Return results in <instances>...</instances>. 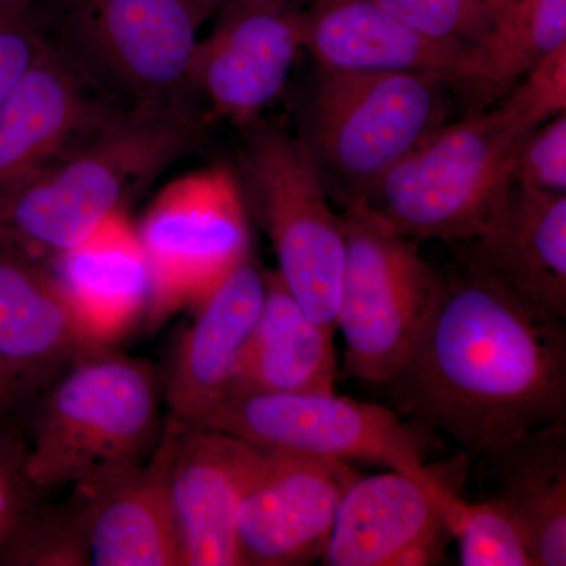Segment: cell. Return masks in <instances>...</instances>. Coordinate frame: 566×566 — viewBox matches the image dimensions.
<instances>
[{
	"label": "cell",
	"instance_id": "cell-1",
	"mask_svg": "<svg viewBox=\"0 0 566 566\" xmlns=\"http://www.w3.org/2000/svg\"><path fill=\"white\" fill-rule=\"evenodd\" d=\"M386 386L398 415L482 457L506 438L566 419L565 322L464 266L441 279L408 359Z\"/></svg>",
	"mask_w": 566,
	"mask_h": 566
},
{
	"label": "cell",
	"instance_id": "cell-2",
	"mask_svg": "<svg viewBox=\"0 0 566 566\" xmlns=\"http://www.w3.org/2000/svg\"><path fill=\"white\" fill-rule=\"evenodd\" d=\"M191 98L114 107L88 132L0 193V248L50 268L202 140Z\"/></svg>",
	"mask_w": 566,
	"mask_h": 566
},
{
	"label": "cell",
	"instance_id": "cell-3",
	"mask_svg": "<svg viewBox=\"0 0 566 566\" xmlns=\"http://www.w3.org/2000/svg\"><path fill=\"white\" fill-rule=\"evenodd\" d=\"M497 104L449 122L394 167L367 197L409 240H474L515 185L521 144L566 109V55L551 54Z\"/></svg>",
	"mask_w": 566,
	"mask_h": 566
},
{
	"label": "cell",
	"instance_id": "cell-4",
	"mask_svg": "<svg viewBox=\"0 0 566 566\" xmlns=\"http://www.w3.org/2000/svg\"><path fill=\"white\" fill-rule=\"evenodd\" d=\"M159 394L150 365L107 349L69 365L36 411L28 444L33 485L91 490L144 464L158 444Z\"/></svg>",
	"mask_w": 566,
	"mask_h": 566
},
{
	"label": "cell",
	"instance_id": "cell-5",
	"mask_svg": "<svg viewBox=\"0 0 566 566\" xmlns=\"http://www.w3.org/2000/svg\"><path fill=\"white\" fill-rule=\"evenodd\" d=\"M452 82L433 73L319 70L303 139L344 203L367 199L394 167L450 122Z\"/></svg>",
	"mask_w": 566,
	"mask_h": 566
},
{
	"label": "cell",
	"instance_id": "cell-6",
	"mask_svg": "<svg viewBox=\"0 0 566 566\" xmlns=\"http://www.w3.org/2000/svg\"><path fill=\"white\" fill-rule=\"evenodd\" d=\"M52 43L118 107L188 98L200 0H55Z\"/></svg>",
	"mask_w": 566,
	"mask_h": 566
},
{
	"label": "cell",
	"instance_id": "cell-7",
	"mask_svg": "<svg viewBox=\"0 0 566 566\" xmlns=\"http://www.w3.org/2000/svg\"><path fill=\"white\" fill-rule=\"evenodd\" d=\"M248 210L270 237L283 283L314 322L337 327L346 240L303 139L282 129L249 136L234 170Z\"/></svg>",
	"mask_w": 566,
	"mask_h": 566
},
{
	"label": "cell",
	"instance_id": "cell-8",
	"mask_svg": "<svg viewBox=\"0 0 566 566\" xmlns=\"http://www.w3.org/2000/svg\"><path fill=\"white\" fill-rule=\"evenodd\" d=\"M344 205L346 260L335 324L345 338L346 370L387 385L408 359L442 277L367 200Z\"/></svg>",
	"mask_w": 566,
	"mask_h": 566
},
{
	"label": "cell",
	"instance_id": "cell-9",
	"mask_svg": "<svg viewBox=\"0 0 566 566\" xmlns=\"http://www.w3.org/2000/svg\"><path fill=\"white\" fill-rule=\"evenodd\" d=\"M150 274L145 322L155 331L196 307L251 255V227L234 170L214 166L163 189L136 229Z\"/></svg>",
	"mask_w": 566,
	"mask_h": 566
},
{
	"label": "cell",
	"instance_id": "cell-10",
	"mask_svg": "<svg viewBox=\"0 0 566 566\" xmlns=\"http://www.w3.org/2000/svg\"><path fill=\"white\" fill-rule=\"evenodd\" d=\"M192 427L234 436L266 452L368 461L416 479L430 472L424 424L335 392L227 395Z\"/></svg>",
	"mask_w": 566,
	"mask_h": 566
},
{
	"label": "cell",
	"instance_id": "cell-11",
	"mask_svg": "<svg viewBox=\"0 0 566 566\" xmlns=\"http://www.w3.org/2000/svg\"><path fill=\"white\" fill-rule=\"evenodd\" d=\"M359 476L348 461L263 450L238 513L240 566L322 560L342 499Z\"/></svg>",
	"mask_w": 566,
	"mask_h": 566
},
{
	"label": "cell",
	"instance_id": "cell-12",
	"mask_svg": "<svg viewBox=\"0 0 566 566\" xmlns=\"http://www.w3.org/2000/svg\"><path fill=\"white\" fill-rule=\"evenodd\" d=\"M199 41L189 91L200 93L212 117L248 125L281 96L303 50L296 6L223 11Z\"/></svg>",
	"mask_w": 566,
	"mask_h": 566
},
{
	"label": "cell",
	"instance_id": "cell-13",
	"mask_svg": "<svg viewBox=\"0 0 566 566\" xmlns=\"http://www.w3.org/2000/svg\"><path fill=\"white\" fill-rule=\"evenodd\" d=\"M262 453L234 436L180 423L167 475L180 565L240 566L238 513Z\"/></svg>",
	"mask_w": 566,
	"mask_h": 566
},
{
	"label": "cell",
	"instance_id": "cell-14",
	"mask_svg": "<svg viewBox=\"0 0 566 566\" xmlns=\"http://www.w3.org/2000/svg\"><path fill=\"white\" fill-rule=\"evenodd\" d=\"M424 479L360 475L338 506L322 557L327 566H427L444 560L449 535Z\"/></svg>",
	"mask_w": 566,
	"mask_h": 566
},
{
	"label": "cell",
	"instance_id": "cell-15",
	"mask_svg": "<svg viewBox=\"0 0 566 566\" xmlns=\"http://www.w3.org/2000/svg\"><path fill=\"white\" fill-rule=\"evenodd\" d=\"M303 50L319 70L348 73H433L458 92L471 48L431 39L376 0H305Z\"/></svg>",
	"mask_w": 566,
	"mask_h": 566
},
{
	"label": "cell",
	"instance_id": "cell-16",
	"mask_svg": "<svg viewBox=\"0 0 566 566\" xmlns=\"http://www.w3.org/2000/svg\"><path fill=\"white\" fill-rule=\"evenodd\" d=\"M178 428L169 420L148 463L91 490L76 488L88 565H180L167 485Z\"/></svg>",
	"mask_w": 566,
	"mask_h": 566
},
{
	"label": "cell",
	"instance_id": "cell-17",
	"mask_svg": "<svg viewBox=\"0 0 566 566\" xmlns=\"http://www.w3.org/2000/svg\"><path fill=\"white\" fill-rule=\"evenodd\" d=\"M114 107L52 43L0 103V193L43 169Z\"/></svg>",
	"mask_w": 566,
	"mask_h": 566
},
{
	"label": "cell",
	"instance_id": "cell-18",
	"mask_svg": "<svg viewBox=\"0 0 566 566\" xmlns=\"http://www.w3.org/2000/svg\"><path fill=\"white\" fill-rule=\"evenodd\" d=\"M264 271L252 253L196 305L166 381L170 420L197 424L226 397L234 364L262 311Z\"/></svg>",
	"mask_w": 566,
	"mask_h": 566
},
{
	"label": "cell",
	"instance_id": "cell-19",
	"mask_svg": "<svg viewBox=\"0 0 566 566\" xmlns=\"http://www.w3.org/2000/svg\"><path fill=\"white\" fill-rule=\"evenodd\" d=\"M457 245L464 266L566 323V193L513 185L485 232Z\"/></svg>",
	"mask_w": 566,
	"mask_h": 566
},
{
	"label": "cell",
	"instance_id": "cell-20",
	"mask_svg": "<svg viewBox=\"0 0 566 566\" xmlns=\"http://www.w3.org/2000/svg\"><path fill=\"white\" fill-rule=\"evenodd\" d=\"M96 352L51 270L0 248V364L24 394Z\"/></svg>",
	"mask_w": 566,
	"mask_h": 566
},
{
	"label": "cell",
	"instance_id": "cell-21",
	"mask_svg": "<svg viewBox=\"0 0 566 566\" xmlns=\"http://www.w3.org/2000/svg\"><path fill=\"white\" fill-rule=\"evenodd\" d=\"M48 270L99 349L117 344L147 316L150 274L125 212L111 216Z\"/></svg>",
	"mask_w": 566,
	"mask_h": 566
},
{
	"label": "cell",
	"instance_id": "cell-22",
	"mask_svg": "<svg viewBox=\"0 0 566 566\" xmlns=\"http://www.w3.org/2000/svg\"><path fill=\"white\" fill-rule=\"evenodd\" d=\"M483 482L512 516L536 566L566 565V419L488 449Z\"/></svg>",
	"mask_w": 566,
	"mask_h": 566
},
{
	"label": "cell",
	"instance_id": "cell-23",
	"mask_svg": "<svg viewBox=\"0 0 566 566\" xmlns=\"http://www.w3.org/2000/svg\"><path fill=\"white\" fill-rule=\"evenodd\" d=\"M334 333V326L305 314L277 271H264L262 311L234 364L226 397L335 392Z\"/></svg>",
	"mask_w": 566,
	"mask_h": 566
},
{
	"label": "cell",
	"instance_id": "cell-24",
	"mask_svg": "<svg viewBox=\"0 0 566 566\" xmlns=\"http://www.w3.org/2000/svg\"><path fill=\"white\" fill-rule=\"evenodd\" d=\"M565 46L566 0H515L471 48L458 92L471 103L469 112L485 109Z\"/></svg>",
	"mask_w": 566,
	"mask_h": 566
},
{
	"label": "cell",
	"instance_id": "cell-25",
	"mask_svg": "<svg viewBox=\"0 0 566 566\" xmlns=\"http://www.w3.org/2000/svg\"><path fill=\"white\" fill-rule=\"evenodd\" d=\"M461 468V463H460ZM433 465L430 485L449 535L457 539L464 566H536L512 516L494 499L468 502L458 493V469Z\"/></svg>",
	"mask_w": 566,
	"mask_h": 566
},
{
	"label": "cell",
	"instance_id": "cell-26",
	"mask_svg": "<svg viewBox=\"0 0 566 566\" xmlns=\"http://www.w3.org/2000/svg\"><path fill=\"white\" fill-rule=\"evenodd\" d=\"M0 560L9 565H88L80 494L63 509L33 510L0 551Z\"/></svg>",
	"mask_w": 566,
	"mask_h": 566
},
{
	"label": "cell",
	"instance_id": "cell-27",
	"mask_svg": "<svg viewBox=\"0 0 566 566\" xmlns=\"http://www.w3.org/2000/svg\"><path fill=\"white\" fill-rule=\"evenodd\" d=\"M431 39L475 46L493 31L495 18L480 0H376Z\"/></svg>",
	"mask_w": 566,
	"mask_h": 566
},
{
	"label": "cell",
	"instance_id": "cell-28",
	"mask_svg": "<svg viewBox=\"0 0 566 566\" xmlns=\"http://www.w3.org/2000/svg\"><path fill=\"white\" fill-rule=\"evenodd\" d=\"M51 48L50 25L36 3L0 9V103Z\"/></svg>",
	"mask_w": 566,
	"mask_h": 566
},
{
	"label": "cell",
	"instance_id": "cell-29",
	"mask_svg": "<svg viewBox=\"0 0 566 566\" xmlns=\"http://www.w3.org/2000/svg\"><path fill=\"white\" fill-rule=\"evenodd\" d=\"M515 185L538 191L566 193V112L547 118L521 144Z\"/></svg>",
	"mask_w": 566,
	"mask_h": 566
},
{
	"label": "cell",
	"instance_id": "cell-30",
	"mask_svg": "<svg viewBox=\"0 0 566 566\" xmlns=\"http://www.w3.org/2000/svg\"><path fill=\"white\" fill-rule=\"evenodd\" d=\"M39 493L29 476L28 444L0 427V551L35 510Z\"/></svg>",
	"mask_w": 566,
	"mask_h": 566
},
{
	"label": "cell",
	"instance_id": "cell-31",
	"mask_svg": "<svg viewBox=\"0 0 566 566\" xmlns=\"http://www.w3.org/2000/svg\"><path fill=\"white\" fill-rule=\"evenodd\" d=\"M25 397L24 390L18 385L17 379L0 364V416H7Z\"/></svg>",
	"mask_w": 566,
	"mask_h": 566
},
{
	"label": "cell",
	"instance_id": "cell-32",
	"mask_svg": "<svg viewBox=\"0 0 566 566\" xmlns=\"http://www.w3.org/2000/svg\"><path fill=\"white\" fill-rule=\"evenodd\" d=\"M208 17L212 13L259 6H296L301 0H200Z\"/></svg>",
	"mask_w": 566,
	"mask_h": 566
},
{
	"label": "cell",
	"instance_id": "cell-33",
	"mask_svg": "<svg viewBox=\"0 0 566 566\" xmlns=\"http://www.w3.org/2000/svg\"><path fill=\"white\" fill-rule=\"evenodd\" d=\"M480 2L485 3L488 9L493 11L495 20H497L499 17H502L513 6L515 0H480Z\"/></svg>",
	"mask_w": 566,
	"mask_h": 566
},
{
	"label": "cell",
	"instance_id": "cell-34",
	"mask_svg": "<svg viewBox=\"0 0 566 566\" xmlns=\"http://www.w3.org/2000/svg\"><path fill=\"white\" fill-rule=\"evenodd\" d=\"M18 3H36V0H0V9L2 7L18 6Z\"/></svg>",
	"mask_w": 566,
	"mask_h": 566
}]
</instances>
